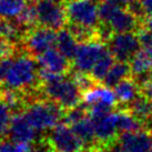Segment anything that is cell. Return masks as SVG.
Segmentation results:
<instances>
[{
  "mask_svg": "<svg viewBox=\"0 0 152 152\" xmlns=\"http://www.w3.org/2000/svg\"><path fill=\"white\" fill-rule=\"evenodd\" d=\"M39 66L30 53L19 55L11 59L4 73V83L6 89L25 91L34 88L39 81Z\"/></svg>",
  "mask_w": 152,
  "mask_h": 152,
  "instance_id": "obj_1",
  "label": "cell"
},
{
  "mask_svg": "<svg viewBox=\"0 0 152 152\" xmlns=\"http://www.w3.org/2000/svg\"><path fill=\"white\" fill-rule=\"evenodd\" d=\"M99 16L101 26L108 28L112 34L134 31L141 26V18L132 12L128 6L124 7L115 0H101Z\"/></svg>",
  "mask_w": 152,
  "mask_h": 152,
  "instance_id": "obj_2",
  "label": "cell"
},
{
  "mask_svg": "<svg viewBox=\"0 0 152 152\" xmlns=\"http://www.w3.org/2000/svg\"><path fill=\"white\" fill-rule=\"evenodd\" d=\"M43 94L51 101L59 104L64 110L71 109L80 104L82 100V91L76 81L61 76L55 80L40 85Z\"/></svg>",
  "mask_w": 152,
  "mask_h": 152,
  "instance_id": "obj_3",
  "label": "cell"
},
{
  "mask_svg": "<svg viewBox=\"0 0 152 152\" xmlns=\"http://www.w3.org/2000/svg\"><path fill=\"white\" fill-rule=\"evenodd\" d=\"M62 108L49 99L37 100L22 111L30 124L38 131L51 130L64 117Z\"/></svg>",
  "mask_w": 152,
  "mask_h": 152,
  "instance_id": "obj_4",
  "label": "cell"
},
{
  "mask_svg": "<svg viewBox=\"0 0 152 152\" xmlns=\"http://www.w3.org/2000/svg\"><path fill=\"white\" fill-rule=\"evenodd\" d=\"M68 23L99 30V4L94 0H68L66 4Z\"/></svg>",
  "mask_w": 152,
  "mask_h": 152,
  "instance_id": "obj_5",
  "label": "cell"
},
{
  "mask_svg": "<svg viewBox=\"0 0 152 152\" xmlns=\"http://www.w3.org/2000/svg\"><path fill=\"white\" fill-rule=\"evenodd\" d=\"M82 102L89 115H97L112 111L118 104V99L111 87L98 83L82 92Z\"/></svg>",
  "mask_w": 152,
  "mask_h": 152,
  "instance_id": "obj_6",
  "label": "cell"
},
{
  "mask_svg": "<svg viewBox=\"0 0 152 152\" xmlns=\"http://www.w3.org/2000/svg\"><path fill=\"white\" fill-rule=\"evenodd\" d=\"M109 50L100 39H92L80 42L77 48L72 64L76 71L90 73L99 59Z\"/></svg>",
  "mask_w": 152,
  "mask_h": 152,
  "instance_id": "obj_7",
  "label": "cell"
},
{
  "mask_svg": "<svg viewBox=\"0 0 152 152\" xmlns=\"http://www.w3.org/2000/svg\"><path fill=\"white\" fill-rule=\"evenodd\" d=\"M48 145L56 152H82L85 144L68 123H58L48 137Z\"/></svg>",
  "mask_w": 152,
  "mask_h": 152,
  "instance_id": "obj_8",
  "label": "cell"
},
{
  "mask_svg": "<svg viewBox=\"0 0 152 152\" xmlns=\"http://www.w3.org/2000/svg\"><path fill=\"white\" fill-rule=\"evenodd\" d=\"M108 48L118 61L129 62L141 48L137 32H114L107 39Z\"/></svg>",
  "mask_w": 152,
  "mask_h": 152,
  "instance_id": "obj_9",
  "label": "cell"
},
{
  "mask_svg": "<svg viewBox=\"0 0 152 152\" xmlns=\"http://www.w3.org/2000/svg\"><path fill=\"white\" fill-rule=\"evenodd\" d=\"M37 9L38 25L48 27L53 30H60L68 23L66 7L61 4H56L47 0L34 1Z\"/></svg>",
  "mask_w": 152,
  "mask_h": 152,
  "instance_id": "obj_10",
  "label": "cell"
},
{
  "mask_svg": "<svg viewBox=\"0 0 152 152\" xmlns=\"http://www.w3.org/2000/svg\"><path fill=\"white\" fill-rule=\"evenodd\" d=\"M22 40L28 53L37 57L40 53L56 47L57 30L38 25L36 28H31L25 34Z\"/></svg>",
  "mask_w": 152,
  "mask_h": 152,
  "instance_id": "obj_11",
  "label": "cell"
},
{
  "mask_svg": "<svg viewBox=\"0 0 152 152\" xmlns=\"http://www.w3.org/2000/svg\"><path fill=\"white\" fill-rule=\"evenodd\" d=\"M90 118L92 119L98 143L106 147L118 139L119 130L117 123V111L112 110L106 113L90 115Z\"/></svg>",
  "mask_w": 152,
  "mask_h": 152,
  "instance_id": "obj_12",
  "label": "cell"
},
{
  "mask_svg": "<svg viewBox=\"0 0 152 152\" xmlns=\"http://www.w3.org/2000/svg\"><path fill=\"white\" fill-rule=\"evenodd\" d=\"M115 143L121 152H148L152 145V133L145 129L123 132Z\"/></svg>",
  "mask_w": 152,
  "mask_h": 152,
  "instance_id": "obj_13",
  "label": "cell"
},
{
  "mask_svg": "<svg viewBox=\"0 0 152 152\" xmlns=\"http://www.w3.org/2000/svg\"><path fill=\"white\" fill-rule=\"evenodd\" d=\"M39 68L47 71L66 75L70 70V60L57 48L53 47L36 57Z\"/></svg>",
  "mask_w": 152,
  "mask_h": 152,
  "instance_id": "obj_14",
  "label": "cell"
},
{
  "mask_svg": "<svg viewBox=\"0 0 152 152\" xmlns=\"http://www.w3.org/2000/svg\"><path fill=\"white\" fill-rule=\"evenodd\" d=\"M37 132L38 131L30 124L23 112L13 113L8 131V135L10 139L18 142L32 143L37 138Z\"/></svg>",
  "mask_w": 152,
  "mask_h": 152,
  "instance_id": "obj_15",
  "label": "cell"
},
{
  "mask_svg": "<svg viewBox=\"0 0 152 152\" xmlns=\"http://www.w3.org/2000/svg\"><path fill=\"white\" fill-rule=\"evenodd\" d=\"M129 64L131 75H133L135 78L152 73V43L141 46Z\"/></svg>",
  "mask_w": 152,
  "mask_h": 152,
  "instance_id": "obj_16",
  "label": "cell"
},
{
  "mask_svg": "<svg viewBox=\"0 0 152 152\" xmlns=\"http://www.w3.org/2000/svg\"><path fill=\"white\" fill-rule=\"evenodd\" d=\"M118 102L122 104L129 106L131 102H133L140 96V86L135 79L130 77L124 78L118 85L113 87Z\"/></svg>",
  "mask_w": 152,
  "mask_h": 152,
  "instance_id": "obj_17",
  "label": "cell"
},
{
  "mask_svg": "<svg viewBox=\"0 0 152 152\" xmlns=\"http://www.w3.org/2000/svg\"><path fill=\"white\" fill-rule=\"evenodd\" d=\"M71 128L73 129L75 133L79 137V139L82 141V143L85 144V148L97 149V147L94 145L98 142L97 139H96L92 119L89 118L87 115V117L82 118L81 120L71 124Z\"/></svg>",
  "mask_w": 152,
  "mask_h": 152,
  "instance_id": "obj_18",
  "label": "cell"
},
{
  "mask_svg": "<svg viewBox=\"0 0 152 152\" xmlns=\"http://www.w3.org/2000/svg\"><path fill=\"white\" fill-rule=\"evenodd\" d=\"M79 46L77 38L72 34L69 29L61 28L57 31V41L56 47L64 53L68 59L72 61L73 57L76 55L77 48Z\"/></svg>",
  "mask_w": 152,
  "mask_h": 152,
  "instance_id": "obj_19",
  "label": "cell"
},
{
  "mask_svg": "<svg viewBox=\"0 0 152 152\" xmlns=\"http://www.w3.org/2000/svg\"><path fill=\"white\" fill-rule=\"evenodd\" d=\"M117 123H118L119 134L123 132H131L144 129L143 121L137 118L129 109L117 111Z\"/></svg>",
  "mask_w": 152,
  "mask_h": 152,
  "instance_id": "obj_20",
  "label": "cell"
},
{
  "mask_svg": "<svg viewBox=\"0 0 152 152\" xmlns=\"http://www.w3.org/2000/svg\"><path fill=\"white\" fill-rule=\"evenodd\" d=\"M131 76V68L129 62L126 61H115L112 67L110 68L109 72L107 73L106 78L103 79L102 83L113 88L115 85H118L124 78Z\"/></svg>",
  "mask_w": 152,
  "mask_h": 152,
  "instance_id": "obj_21",
  "label": "cell"
},
{
  "mask_svg": "<svg viewBox=\"0 0 152 152\" xmlns=\"http://www.w3.org/2000/svg\"><path fill=\"white\" fill-rule=\"evenodd\" d=\"M130 111L144 123L152 121V100L140 94L130 104Z\"/></svg>",
  "mask_w": 152,
  "mask_h": 152,
  "instance_id": "obj_22",
  "label": "cell"
},
{
  "mask_svg": "<svg viewBox=\"0 0 152 152\" xmlns=\"http://www.w3.org/2000/svg\"><path fill=\"white\" fill-rule=\"evenodd\" d=\"M29 0H0V18L16 19L23 11Z\"/></svg>",
  "mask_w": 152,
  "mask_h": 152,
  "instance_id": "obj_23",
  "label": "cell"
},
{
  "mask_svg": "<svg viewBox=\"0 0 152 152\" xmlns=\"http://www.w3.org/2000/svg\"><path fill=\"white\" fill-rule=\"evenodd\" d=\"M114 62H115V59H114L113 55L111 53V51L108 50L96 64V66L90 72V75L98 83H102L103 79L106 78L107 73L109 72L110 68L112 67Z\"/></svg>",
  "mask_w": 152,
  "mask_h": 152,
  "instance_id": "obj_24",
  "label": "cell"
},
{
  "mask_svg": "<svg viewBox=\"0 0 152 152\" xmlns=\"http://www.w3.org/2000/svg\"><path fill=\"white\" fill-rule=\"evenodd\" d=\"M16 22L19 27H31L34 25H38L36 4L31 2L27 4L23 11L16 18Z\"/></svg>",
  "mask_w": 152,
  "mask_h": 152,
  "instance_id": "obj_25",
  "label": "cell"
},
{
  "mask_svg": "<svg viewBox=\"0 0 152 152\" xmlns=\"http://www.w3.org/2000/svg\"><path fill=\"white\" fill-rule=\"evenodd\" d=\"M13 113L12 108L0 98V138L8 134Z\"/></svg>",
  "mask_w": 152,
  "mask_h": 152,
  "instance_id": "obj_26",
  "label": "cell"
},
{
  "mask_svg": "<svg viewBox=\"0 0 152 152\" xmlns=\"http://www.w3.org/2000/svg\"><path fill=\"white\" fill-rule=\"evenodd\" d=\"M19 38V29L17 26L9 21V19L0 18V39H6L9 41H17Z\"/></svg>",
  "mask_w": 152,
  "mask_h": 152,
  "instance_id": "obj_27",
  "label": "cell"
},
{
  "mask_svg": "<svg viewBox=\"0 0 152 152\" xmlns=\"http://www.w3.org/2000/svg\"><path fill=\"white\" fill-rule=\"evenodd\" d=\"M31 148V143L18 142L12 139L0 140V152H26Z\"/></svg>",
  "mask_w": 152,
  "mask_h": 152,
  "instance_id": "obj_28",
  "label": "cell"
},
{
  "mask_svg": "<svg viewBox=\"0 0 152 152\" xmlns=\"http://www.w3.org/2000/svg\"><path fill=\"white\" fill-rule=\"evenodd\" d=\"M13 56L11 57H8V58H4V59H0V83L4 82V73L7 71V68H8L10 61L12 59Z\"/></svg>",
  "mask_w": 152,
  "mask_h": 152,
  "instance_id": "obj_29",
  "label": "cell"
},
{
  "mask_svg": "<svg viewBox=\"0 0 152 152\" xmlns=\"http://www.w3.org/2000/svg\"><path fill=\"white\" fill-rule=\"evenodd\" d=\"M145 16L152 17V0H139Z\"/></svg>",
  "mask_w": 152,
  "mask_h": 152,
  "instance_id": "obj_30",
  "label": "cell"
},
{
  "mask_svg": "<svg viewBox=\"0 0 152 152\" xmlns=\"http://www.w3.org/2000/svg\"><path fill=\"white\" fill-rule=\"evenodd\" d=\"M141 26L144 27L145 29H148L150 32H152V17L151 16H144V18L142 19Z\"/></svg>",
  "mask_w": 152,
  "mask_h": 152,
  "instance_id": "obj_31",
  "label": "cell"
},
{
  "mask_svg": "<svg viewBox=\"0 0 152 152\" xmlns=\"http://www.w3.org/2000/svg\"><path fill=\"white\" fill-rule=\"evenodd\" d=\"M115 1H118V2L124 4V6H129V4H133V2L138 1V0H115Z\"/></svg>",
  "mask_w": 152,
  "mask_h": 152,
  "instance_id": "obj_32",
  "label": "cell"
},
{
  "mask_svg": "<svg viewBox=\"0 0 152 152\" xmlns=\"http://www.w3.org/2000/svg\"><path fill=\"white\" fill-rule=\"evenodd\" d=\"M47 1H51V2H56V4H64V2H67V0H47Z\"/></svg>",
  "mask_w": 152,
  "mask_h": 152,
  "instance_id": "obj_33",
  "label": "cell"
},
{
  "mask_svg": "<svg viewBox=\"0 0 152 152\" xmlns=\"http://www.w3.org/2000/svg\"><path fill=\"white\" fill-rule=\"evenodd\" d=\"M26 152H39V150H37L36 148H32V145H31V148L29 150H27Z\"/></svg>",
  "mask_w": 152,
  "mask_h": 152,
  "instance_id": "obj_34",
  "label": "cell"
},
{
  "mask_svg": "<svg viewBox=\"0 0 152 152\" xmlns=\"http://www.w3.org/2000/svg\"><path fill=\"white\" fill-rule=\"evenodd\" d=\"M82 152H98L97 149H89V151H82Z\"/></svg>",
  "mask_w": 152,
  "mask_h": 152,
  "instance_id": "obj_35",
  "label": "cell"
},
{
  "mask_svg": "<svg viewBox=\"0 0 152 152\" xmlns=\"http://www.w3.org/2000/svg\"><path fill=\"white\" fill-rule=\"evenodd\" d=\"M148 152H152V145H151V148H150V150H149Z\"/></svg>",
  "mask_w": 152,
  "mask_h": 152,
  "instance_id": "obj_36",
  "label": "cell"
},
{
  "mask_svg": "<svg viewBox=\"0 0 152 152\" xmlns=\"http://www.w3.org/2000/svg\"><path fill=\"white\" fill-rule=\"evenodd\" d=\"M48 152H56V151H53V150H52V149H51L50 151H48Z\"/></svg>",
  "mask_w": 152,
  "mask_h": 152,
  "instance_id": "obj_37",
  "label": "cell"
}]
</instances>
